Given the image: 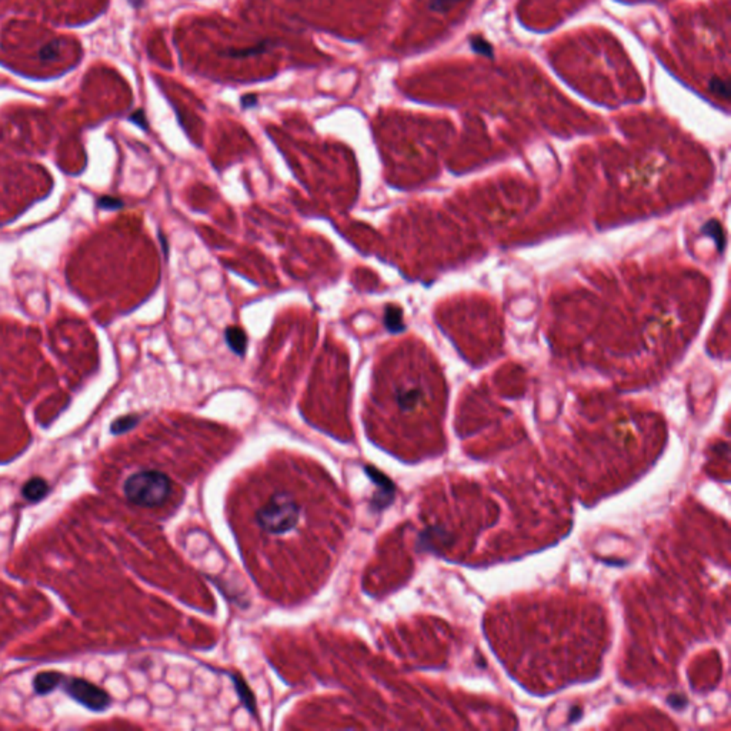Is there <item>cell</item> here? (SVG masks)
I'll list each match as a JSON object with an SVG mask.
<instances>
[{
	"mask_svg": "<svg viewBox=\"0 0 731 731\" xmlns=\"http://www.w3.org/2000/svg\"><path fill=\"white\" fill-rule=\"evenodd\" d=\"M256 525L268 537H287L303 522V505L292 491H273L256 510Z\"/></svg>",
	"mask_w": 731,
	"mask_h": 731,
	"instance_id": "6da1fadb",
	"label": "cell"
},
{
	"mask_svg": "<svg viewBox=\"0 0 731 731\" xmlns=\"http://www.w3.org/2000/svg\"><path fill=\"white\" fill-rule=\"evenodd\" d=\"M125 496L130 503L153 509L163 505L170 496L171 485L166 474L146 470L131 474L123 486Z\"/></svg>",
	"mask_w": 731,
	"mask_h": 731,
	"instance_id": "7a4b0ae2",
	"label": "cell"
},
{
	"mask_svg": "<svg viewBox=\"0 0 731 731\" xmlns=\"http://www.w3.org/2000/svg\"><path fill=\"white\" fill-rule=\"evenodd\" d=\"M63 683L67 695L90 710L100 711L110 704V697L103 688L83 679H65Z\"/></svg>",
	"mask_w": 731,
	"mask_h": 731,
	"instance_id": "3957f363",
	"label": "cell"
},
{
	"mask_svg": "<svg viewBox=\"0 0 731 731\" xmlns=\"http://www.w3.org/2000/svg\"><path fill=\"white\" fill-rule=\"evenodd\" d=\"M423 400V392L416 384H409V386H403L397 394H396V403L397 407L401 412H413L416 410Z\"/></svg>",
	"mask_w": 731,
	"mask_h": 731,
	"instance_id": "277c9868",
	"label": "cell"
},
{
	"mask_svg": "<svg viewBox=\"0 0 731 731\" xmlns=\"http://www.w3.org/2000/svg\"><path fill=\"white\" fill-rule=\"evenodd\" d=\"M63 681H65V676L61 675V672L46 671V672H39V675L34 677L33 686H34L37 695H49V692H52L54 688L62 686Z\"/></svg>",
	"mask_w": 731,
	"mask_h": 731,
	"instance_id": "5b68a950",
	"label": "cell"
},
{
	"mask_svg": "<svg viewBox=\"0 0 731 731\" xmlns=\"http://www.w3.org/2000/svg\"><path fill=\"white\" fill-rule=\"evenodd\" d=\"M226 343L232 352H235L239 356H243L246 353L247 348V337L246 333L237 326H230L224 332Z\"/></svg>",
	"mask_w": 731,
	"mask_h": 731,
	"instance_id": "8992f818",
	"label": "cell"
},
{
	"mask_svg": "<svg viewBox=\"0 0 731 731\" xmlns=\"http://www.w3.org/2000/svg\"><path fill=\"white\" fill-rule=\"evenodd\" d=\"M47 490L49 487L45 480L41 477H34L29 480V482L23 486L22 493H23V497L29 500V502H39V500H42L46 496Z\"/></svg>",
	"mask_w": 731,
	"mask_h": 731,
	"instance_id": "52a82bcc",
	"label": "cell"
},
{
	"mask_svg": "<svg viewBox=\"0 0 731 731\" xmlns=\"http://www.w3.org/2000/svg\"><path fill=\"white\" fill-rule=\"evenodd\" d=\"M384 326H386V329L392 333H399L405 329V326H403V315L397 306H386V309H384Z\"/></svg>",
	"mask_w": 731,
	"mask_h": 731,
	"instance_id": "ba28073f",
	"label": "cell"
},
{
	"mask_svg": "<svg viewBox=\"0 0 731 731\" xmlns=\"http://www.w3.org/2000/svg\"><path fill=\"white\" fill-rule=\"evenodd\" d=\"M138 416H125V417H120L119 420H116L112 425V432L113 433H123L126 430H130L134 425L138 423Z\"/></svg>",
	"mask_w": 731,
	"mask_h": 731,
	"instance_id": "9c48e42d",
	"label": "cell"
},
{
	"mask_svg": "<svg viewBox=\"0 0 731 731\" xmlns=\"http://www.w3.org/2000/svg\"><path fill=\"white\" fill-rule=\"evenodd\" d=\"M99 206L105 210H118L123 206V202L118 198H112V196H105L99 200Z\"/></svg>",
	"mask_w": 731,
	"mask_h": 731,
	"instance_id": "30bf717a",
	"label": "cell"
},
{
	"mask_svg": "<svg viewBox=\"0 0 731 731\" xmlns=\"http://www.w3.org/2000/svg\"><path fill=\"white\" fill-rule=\"evenodd\" d=\"M711 90L720 93L724 99H728V85L725 82L714 79V82L711 83Z\"/></svg>",
	"mask_w": 731,
	"mask_h": 731,
	"instance_id": "8fae6325",
	"label": "cell"
},
{
	"mask_svg": "<svg viewBox=\"0 0 731 731\" xmlns=\"http://www.w3.org/2000/svg\"><path fill=\"white\" fill-rule=\"evenodd\" d=\"M130 120H131L133 123H136L138 126L143 127V129H146V127H147L146 116H145V113H143L142 110H139V112H134V113L131 114V116H130Z\"/></svg>",
	"mask_w": 731,
	"mask_h": 731,
	"instance_id": "7c38bea8",
	"label": "cell"
},
{
	"mask_svg": "<svg viewBox=\"0 0 731 731\" xmlns=\"http://www.w3.org/2000/svg\"><path fill=\"white\" fill-rule=\"evenodd\" d=\"M454 2H456V0H433L432 8H434V9H447Z\"/></svg>",
	"mask_w": 731,
	"mask_h": 731,
	"instance_id": "4fadbf2b",
	"label": "cell"
}]
</instances>
